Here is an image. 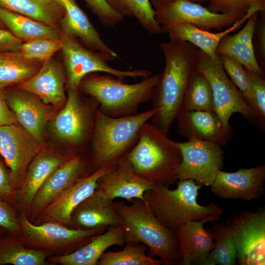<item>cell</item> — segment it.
<instances>
[{
	"instance_id": "34",
	"label": "cell",
	"mask_w": 265,
	"mask_h": 265,
	"mask_svg": "<svg viewBox=\"0 0 265 265\" xmlns=\"http://www.w3.org/2000/svg\"><path fill=\"white\" fill-rule=\"evenodd\" d=\"M208 229L215 242L203 265H236V250L226 223H217Z\"/></svg>"
},
{
	"instance_id": "21",
	"label": "cell",
	"mask_w": 265,
	"mask_h": 265,
	"mask_svg": "<svg viewBox=\"0 0 265 265\" xmlns=\"http://www.w3.org/2000/svg\"><path fill=\"white\" fill-rule=\"evenodd\" d=\"M218 219L210 217L188 221L175 232L179 243L181 265H203L210 252L214 248V239L204 225Z\"/></svg>"
},
{
	"instance_id": "50",
	"label": "cell",
	"mask_w": 265,
	"mask_h": 265,
	"mask_svg": "<svg viewBox=\"0 0 265 265\" xmlns=\"http://www.w3.org/2000/svg\"><path fill=\"white\" fill-rule=\"evenodd\" d=\"M54 0L58 5V6L60 7V8L63 11V8L62 7V4L63 0Z\"/></svg>"
},
{
	"instance_id": "26",
	"label": "cell",
	"mask_w": 265,
	"mask_h": 265,
	"mask_svg": "<svg viewBox=\"0 0 265 265\" xmlns=\"http://www.w3.org/2000/svg\"><path fill=\"white\" fill-rule=\"evenodd\" d=\"M125 244L122 226H111L74 252L51 257L50 261L61 265H97L107 249L114 245L123 246Z\"/></svg>"
},
{
	"instance_id": "44",
	"label": "cell",
	"mask_w": 265,
	"mask_h": 265,
	"mask_svg": "<svg viewBox=\"0 0 265 265\" xmlns=\"http://www.w3.org/2000/svg\"><path fill=\"white\" fill-rule=\"evenodd\" d=\"M24 42L5 28H0V52L19 53Z\"/></svg>"
},
{
	"instance_id": "3",
	"label": "cell",
	"mask_w": 265,
	"mask_h": 265,
	"mask_svg": "<svg viewBox=\"0 0 265 265\" xmlns=\"http://www.w3.org/2000/svg\"><path fill=\"white\" fill-rule=\"evenodd\" d=\"M157 112L152 107L131 116L111 117L98 109L91 139V172L114 166L126 158L137 143L143 125Z\"/></svg>"
},
{
	"instance_id": "11",
	"label": "cell",
	"mask_w": 265,
	"mask_h": 265,
	"mask_svg": "<svg viewBox=\"0 0 265 265\" xmlns=\"http://www.w3.org/2000/svg\"><path fill=\"white\" fill-rule=\"evenodd\" d=\"M239 265H265V207L233 214L226 222Z\"/></svg>"
},
{
	"instance_id": "43",
	"label": "cell",
	"mask_w": 265,
	"mask_h": 265,
	"mask_svg": "<svg viewBox=\"0 0 265 265\" xmlns=\"http://www.w3.org/2000/svg\"><path fill=\"white\" fill-rule=\"evenodd\" d=\"M16 192L12 185L9 172L0 161V199L13 205L16 202Z\"/></svg>"
},
{
	"instance_id": "6",
	"label": "cell",
	"mask_w": 265,
	"mask_h": 265,
	"mask_svg": "<svg viewBox=\"0 0 265 265\" xmlns=\"http://www.w3.org/2000/svg\"><path fill=\"white\" fill-rule=\"evenodd\" d=\"M126 158L140 177L168 186L177 181L180 150L176 142L152 123L143 125L138 140Z\"/></svg>"
},
{
	"instance_id": "7",
	"label": "cell",
	"mask_w": 265,
	"mask_h": 265,
	"mask_svg": "<svg viewBox=\"0 0 265 265\" xmlns=\"http://www.w3.org/2000/svg\"><path fill=\"white\" fill-rule=\"evenodd\" d=\"M60 40L68 89H78L82 79L93 73L109 74L124 81L127 78H146L152 75L150 71L142 68L129 70L113 68L108 63L118 56L89 49L79 40L61 33Z\"/></svg>"
},
{
	"instance_id": "40",
	"label": "cell",
	"mask_w": 265,
	"mask_h": 265,
	"mask_svg": "<svg viewBox=\"0 0 265 265\" xmlns=\"http://www.w3.org/2000/svg\"><path fill=\"white\" fill-rule=\"evenodd\" d=\"M207 7L212 12L223 14L246 13L252 7L265 12V0H211Z\"/></svg>"
},
{
	"instance_id": "37",
	"label": "cell",
	"mask_w": 265,
	"mask_h": 265,
	"mask_svg": "<svg viewBox=\"0 0 265 265\" xmlns=\"http://www.w3.org/2000/svg\"><path fill=\"white\" fill-rule=\"evenodd\" d=\"M60 40L38 38L24 42L20 52L24 59L42 64L61 49Z\"/></svg>"
},
{
	"instance_id": "10",
	"label": "cell",
	"mask_w": 265,
	"mask_h": 265,
	"mask_svg": "<svg viewBox=\"0 0 265 265\" xmlns=\"http://www.w3.org/2000/svg\"><path fill=\"white\" fill-rule=\"evenodd\" d=\"M197 69L210 84L214 112L226 129L232 130L229 119L235 113L256 123L253 109L228 77L219 55L212 58L199 50Z\"/></svg>"
},
{
	"instance_id": "35",
	"label": "cell",
	"mask_w": 265,
	"mask_h": 265,
	"mask_svg": "<svg viewBox=\"0 0 265 265\" xmlns=\"http://www.w3.org/2000/svg\"><path fill=\"white\" fill-rule=\"evenodd\" d=\"M123 250L105 252L97 265H160L163 262L146 255L143 244L126 243Z\"/></svg>"
},
{
	"instance_id": "4",
	"label": "cell",
	"mask_w": 265,
	"mask_h": 265,
	"mask_svg": "<svg viewBox=\"0 0 265 265\" xmlns=\"http://www.w3.org/2000/svg\"><path fill=\"white\" fill-rule=\"evenodd\" d=\"M202 187L192 179L179 180L175 189L156 183L144 192L143 197L159 220L175 232L188 221L210 217L219 219L222 214V209L213 203L205 206L198 203V191Z\"/></svg>"
},
{
	"instance_id": "29",
	"label": "cell",
	"mask_w": 265,
	"mask_h": 265,
	"mask_svg": "<svg viewBox=\"0 0 265 265\" xmlns=\"http://www.w3.org/2000/svg\"><path fill=\"white\" fill-rule=\"evenodd\" d=\"M0 20L5 28L23 42L38 38L59 40L61 37L57 27L1 7Z\"/></svg>"
},
{
	"instance_id": "17",
	"label": "cell",
	"mask_w": 265,
	"mask_h": 265,
	"mask_svg": "<svg viewBox=\"0 0 265 265\" xmlns=\"http://www.w3.org/2000/svg\"><path fill=\"white\" fill-rule=\"evenodd\" d=\"M113 166L102 168L80 179L64 191L38 215L39 222L53 221L69 225L73 212L98 188V180Z\"/></svg>"
},
{
	"instance_id": "2",
	"label": "cell",
	"mask_w": 265,
	"mask_h": 265,
	"mask_svg": "<svg viewBox=\"0 0 265 265\" xmlns=\"http://www.w3.org/2000/svg\"><path fill=\"white\" fill-rule=\"evenodd\" d=\"M131 204L114 201L124 230L125 243H143L149 248L148 256L159 258L163 265H180L179 243L175 232L165 227L142 200L133 198Z\"/></svg>"
},
{
	"instance_id": "15",
	"label": "cell",
	"mask_w": 265,
	"mask_h": 265,
	"mask_svg": "<svg viewBox=\"0 0 265 265\" xmlns=\"http://www.w3.org/2000/svg\"><path fill=\"white\" fill-rule=\"evenodd\" d=\"M90 164L81 154L67 159L48 177L36 193L30 209L37 216L64 191L80 179L89 175Z\"/></svg>"
},
{
	"instance_id": "38",
	"label": "cell",
	"mask_w": 265,
	"mask_h": 265,
	"mask_svg": "<svg viewBox=\"0 0 265 265\" xmlns=\"http://www.w3.org/2000/svg\"><path fill=\"white\" fill-rule=\"evenodd\" d=\"M219 56L228 77L253 109L250 80L245 67L232 57L225 55Z\"/></svg>"
},
{
	"instance_id": "42",
	"label": "cell",
	"mask_w": 265,
	"mask_h": 265,
	"mask_svg": "<svg viewBox=\"0 0 265 265\" xmlns=\"http://www.w3.org/2000/svg\"><path fill=\"white\" fill-rule=\"evenodd\" d=\"M12 205L0 199V227L9 233L17 235L21 232V227L19 217Z\"/></svg>"
},
{
	"instance_id": "45",
	"label": "cell",
	"mask_w": 265,
	"mask_h": 265,
	"mask_svg": "<svg viewBox=\"0 0 265 265\" xmlns=\"http://www.w3.org/2000/svg\"><path fill=\"white\" fill-rule=\"evenodd\" d=\"M257 20L254 34H255L256 46L261 60L265 66V12H260Z\"/></svg>"
},
{
	"instance_id": "5",
	"label": "cell",
	"mask_w": 265,
	"mask_h": 265,
	"mask_svg": "<svg viewBox=\"0 0 265 265\" xmlns=\"http://www.w3.org/2000/svg\"><path fill=\"white\" fill-rule=\"evenodd\" d=\"M161 74L151 75L137 83L127 84L107 73H93L85 76L79 89L94 98L99 103L98 110L111 117H121L137 113L139 106L151 100Z\"/></svg>"
},
{
	"instance_id": "25",
	"label": "cell",
	"mask_w": 265,
	"mask_h": 265,
	"mask_svg": "<svg viewBox=\"0 0 265 265\" xmlns=\"http://www.w3.org/2000/svg\"><path fill=\"white\" fill-rule=\"evenodd\" d=\"M259 12L247 20L244 27L237 33L225 35L219 42L216 53L232 57L241 63L246 70L264 77V72L255 55L253 39Z\"/></svg>"
},
{
	"instance_id": "1",
	"label": "cell",
	"mask_w": 265,
	"mask_h": 265,
	"mask_svg": "<svg viewBox=\"0 0 265 265\" xmlns=\"http://www.w3.org/2000/svg\"><path fill=\"white\" fill-rule=\"evenodd\" d=\"M160 48L165 66L151 99L152 107L158 110L152 119V124L168 135L182 109L188 83L197 68L199 50L189 42L173 40L162 42Z\"/></svg>"
},
{
	"instance_id": "23",
	"label": "cell",
	"mask_w": 265,
	"mask_h": 265,
	"mask_svg": "<svg viewBox=\"0 0 265 265\" xmlns=\"http://www.w3.org/2000/svg\"><path fill=\"white\" fill-rule=\"evenodd\" d=\"M65 82V70L52 57L42 64L38 71L20 83L18 88L35 95L46 105H57L66 101Z\"/></svg>"
},
{
	"instance_id": "18",
	"label": "cell",
	"mask_w": 265,
	"mask_h": 265,
	"mask_svg": "<svg viewBox=\"0 0 265 265\" xmlns=\"http://www.w3.org/2000/svg\"><path fill=\"white\" fill-rule=\"evenodd\" d=\"M97 183L98 188L113 200L138 198L144 202V192L156 184L136 174L126 158L101 176Z\"/></svg>"
},
{
	"instance_id": "31",
	"label": "cell",
	"mask_w": 265,
	"mask_h": 265,
	"mask_svg": "<svg viewBox=\"0 0 265 265\" xmlns=\"http://www.w3.org/2000/svg\"><path fill=\"white\" fill-rule=\"evenodd\" d=\"M41 65L24 59L19 53L0 52V89L27 80Z\"/></svg>"
},
{
	"instance_id": "46",
	"label": "cell",
	"mask_w": 265,
	"mask_h": 265,
	"mask_svg": "<svg viewBox=\"0 0 265 265\" xmlns=\"http://www.w3.org/2000/svg\"><path fill=\"white\" fill-rule=\"evenodd\" d=\"M17 119L6 102L5 93L0 89V127L16 124Z\"/></svg>"
},
{
	"instance_id": "49",
	"label": "cell",
	"mask_w": 265,
	"mask_h": 265,
	"mask_svg": "<svg viewBox=\"0 0 265 265\" xmlns=\"http://www.w3.org/2000/svg\"><path fill=\"white\" fill-rule=\"evenodd\" d=\"M192 2L198 3H202L207 2H210L211 0H189Z\"/></svg>"
},
{
	"instance_id": "9",
	"label": "cell",
	"mask_w": 265,
	"mask_h": 265,
	"mask_svg": "<svg viewBox=\"0 0 265 265\" xmlns=\"http://www.w3.org/2000/svg\"><path fill=\"white\" fill-rule=\"evenodd\" d=\"M155 19L166 33L172 27L189 23L210 31H218L231 26L246 13L223 14L213 12L200 3L189 0H150Z\"/></svg>"
},
{
	"instance_id": "16",
	"label": "cell",
	"mask_w": 265,
	"mask_h": 265,
	"mask_svg": "<svg viewBox=\"0 0 265 265\" xmlns=\"http://www.w3.org/2000/svg\"><path fill=\"white\" fill-rule=\"evenodd\" d=\"M265 164L240 168L234 172L219 170L210 186L211 191L223 199H241L250 201L265 192Z\"/></svg>"
},
{
	"instance_id": "33",
	"label": "cell",
	"mask_w": 265,
	"mask_h": 265,
	"mask_svg": "<svg viewBox=\"0 0 265 265\" xmlns=\"http://www.w3.org/2000/svg\"><path fill=\"white\" fill-rule=\"evenodd\" d=\"M182 109L214 111L210 84L197 68L191 77L186 88Z\"/></svg>"
},
{
	"instance_id": "12",
	"label": "cell",
	"mask_w": 265,
	"mask_h": 265,
	"mask_svg": "<svg viewBox=\"0 0 265 265\" xmlns=\"http://www.w3.org/2000/svg\"><path fill=\"white\" fill-rule=\"evenodd\" d=\"M176 143L182 156L176 171L177 180L192 179L198 185L210 186L223 167L221 146L197 139Z\"/></svg>"
},
{
	"instance_id": "8",
	"label": "cell",
	"mask_w": 265,
	"mask_h": 265,
	"mask_svg": "<svg viewBox=\"0 0 265 265\" xmlns=\"http://www.w3.org/2000/svg\"><path fill=\"white\" fill-rule=\"evenodd\" d=\"M99 106L94 98H83L79 88L68 89L65 105L51 123L53 134L75 150H82L91 141Z\"/></svg>"
},
{
	"instance_id": "13",
	"label": "cell",
	"mask_w": 265,
	"mask_h": 265,
	"mask_svg": "<svg viewBox=\"0 0 265 265\" xmlns=\"http://www.w3.org/2000/svg\"><path fill=\"white\" fill-rule=\"evenodd\" d=\"M19 219L21 232L31 245L44 249L62 248L68 253L78 250L87 243L93 237L107 229L106 228L91 230L68 228L53 221L35 225L31 223L24 214Z\"/></svg>"
},
{
	"instance_id": "36",
	"label": "cell",
	"mask_w": 265,
	"mask_h": 265,
	"mask_svg": "<svg viewBox=\"0 0 265 265\" xmlns=\"http://www.w3.org/2000/svg\"><path fill=\"white\" fill-rule=\"evenodd\" d=\"M0 7L57 27L62 17L36 0H0Z\"/></svg>"
},
{
	"instance_id": "20",
	"label": "cell",
	"mask_w": 265,
	"mask_h": 265,
	"mask_svg": "<svg viewBox=\"0 0 265 265\" xmlns=\"http://www.w3.org/2000/svg\"><path fill=\"white\" fill-rule=\"evenodd\" d=\"M176 119L179 133L187 140L197 139L225 146L232 134L212 111L182 109Z\"/></svg>"
},
{
	"instance_id": "41",
	"label": "cell",
	"mask_w": 265,
	"mask_h": 265,
	"mask_svg": "<svg viewBox=\"0 0 265 265\" xmlns=\"http://www.w3.org/2000/svg\"><path fill=\"white\" fill-rule=\"evenodd\" d=\"M105 26L112 27L124 19V17L114 11L106 0H82Z\"/></svg>"
},
{
	"instance_id": "39",
	"label": "cell",
	"mask_w": 265,
	"mask_h": 265,
	"mask_svg": "<svg viewBox=\"0 0 265 265\" xmlns=\"http://www.w3.org/2000/svg\"><path fill=\"white\" fill-rule=\"evenodd\" d=\"M246 71L250 80L256 123L263 130L265 126V77Z\"/></svg>"
},
{
	"instance_id": "27",
	"label": "cell",
	"mask_w": 265,
	"mask_h": 265,
	"mask_svg": "<svg viewBox=\"0 0 265 265\" xmlns=\"http://www.w3.org/2000/svg\"><path fill=\"white\" fill-rule=\"evenodd\" d=\"M257 12L255 9H250L241 19L227 29L218 33H212L189 23L178 24L171 28L167 33L169 40L189 42L209 56L216 58L219 56L216 53V49L221 39L227 34L239 28L250 17Z\"/></svg>"
},
{
	"instance_id": "30",
	"label": "cell",
	"mask_w": 265,
	"mask_h": 265,
	"mask_svg": "<svg viewBox=\"0 0 265 265\" xmlns=\"http://www.w3.org/2000/svg\"><path fill=\"white\" fill-rule=\"evenodd\" d=\"M16 235L9 233L0 237V265L47 264L48 252L26 248Z\"/></svg>"
},
{
	"instance_id": "22",
	"label": "cell",
	"mask_w": 265,
	"mask_h": 265,
	"mask_svg": "<svg viewBox=\"0 0 265 265\" xmlns=\"http://www.w3.org/2000/svg\"><path fill=\"white\" fill-rule=\"evenodd\" d=\"M5 96L17 122L38 142H41L51 114L46 104L35 95L19 89L6 92Z\"/></svg>"
},
{
	"instance_id": "14",
	"label": "cell",
	"mask_w": 265,
	"mask_h": 265,
	"mask_svg": "<svg viewBox=\"0 0 265 265\" xmlns=\"http://www.w3.org/2000/svg\"><path fill=\"white\" fill-rule=\"evenodd\" d=\"M39 153L38 142L16 124L0 127V154L10 169L16 191L22 186L28 167Z\"/></svg>"
},
{
	"instance_id": "51",
	"label": "cell",
	"mask_w": 265,
	"mask_h": 265,
	"mask_svg": "<svg viewBox=\"0 0 265 265\" xmlns=\"http://www.w3.org/2000/svg\"><path fill=\"white\" fill-rule=\"evenodd\" d=\"M0 28H5V26L2 23V22L0 20Z\"/></svg>"
},
{
	"instance_id": "48",
	"label": "cell",
	"mask_w": 265,
	"mask_h": 265,
	"mask_svg": "<svg viewBox=\"0 0 265 265\" xmlns=\"http://www.w3.org/2000/svg\"><path fill=\"white\" fill-rule=\"evenodd\" d=\"M9 233L4 228L0 227V237L5 235L9 234Z\"/></svg>"
},
{
	"instance_id": "32",
	"label": "cell",
	"mask_w": 265,
	"mask_h": 265,
	"mask_svg": "<svg viewBox=\"0 0 265 265\" xmlns=\"http://www.w3.org/2000/svg\"><path fill=\"white\" fill-rule=\"evenodd\" d=\"M109 6L123 17L135 18L143 28L152 35L162 33L155 19L150 0H106Z\"/></svg>"
},
{
	"instance_id": "47",
	"label": "cell",
	"mask_w": 265,
	"mask_h": 265,
	"mask_svg": "<svg viewBox=\"0 0 265 265\" xmlns=\"http://www.w3.org/2000/svg\"><path fill=\"white\" fill-rule=\"evenodd\" d=\"M41 3L45 5L54 12L62 16L64 15L63 11L54 0H36Z\"/></svg>"
},
{
	"instance_id": "24",
	"label": "cell",
	"mask_w": 265,
	"mask_h": 265,
	"mask_svg": "<svg viewBox=\"0 0 265 265\" xmlns=\"http://www.w3.org/2000/svg\"><path fill=\"white\" fill-rule=\"evenodd\" d=\"M62 7L64 11L60 21L62 34L79 40L89 49L118 56L102 40L100 33L75 0H63Z\"/></svg>"
},
{
	"instance_id": "28",
	"label": "cell",
	"mask_w": 265,
	"mask_h": 265,
	"mask_svg": "<svg viewBox=\"0 0 265 265\" xmlns=\"http://www.w3.org/2000/svg\"><path fill=\"white\" fill-rule=\"evenodd\" d=\"M69 158L48 151L39 152L36 156L28 167L22 186L16 192V201L21 206L30 209L36 193L45 181Z\"/></svg>"
},
{
	"instance_id": "19",
	"label": "cell",
	"mask_w": 265,
	"mask_h": 265,
	"mask_svg": "<svg viewBox=\"0 0 265 265\" xmlns=\"http://www.w3.org/2000/svg\"><path fill=\"white\" fill-rule=\"evenodd\" d=\"M71 228L91 230L121 225L114 200L97 188L74 210L69 224Z\"/></svg>"
}]
</instances>
